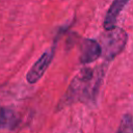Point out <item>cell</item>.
Masks as SVG:
<instances>
[{"label":"cell","instance_id":"cell-1","mask_svg":"<svg viewBox=\"0 0 133 133\" xmlns=\"http://www.w3.org/2000/svg\"><path fill=\"white\" fill-rule=\"evenodd\" d=\"M104 68L99 65L96 69H81L71 81L65 94L57 104V110L76 102L90 103L97 98L99 87L104 77Z\"/></svg>","mask_w":133,"mask_h":133},{"label":"cell","instance_id":"cell-2","mask_svg":"<svg viewBox=\"0 0 133 133\" xmlns=\"http://www.w3.org/2000/svg\"><path fill=\"white\" fill-rule=\"evenodd\" d=\"M128 35L125 30L118 27H114L110 30H106L101 36V48L102 55L106 60L113 59L117 54H119L124 47L126 46Z\"/></svg>","mask_w":133,"mask_h":133},{"label":"cell","instance_id":"cell-3","mask_svg":"<svg viewBox=\"0 0 133 133\" xmlns=\"http://www.w3.org/2000/svg\"><path fill=\"white\" fill-rule=\"evenodd\" d=\"M53 56H54V47H52V49L45 51L39 56V58L32 64L30 70L27 72L26 80L28 83L34 84L43 77V75L47 71L48 66L50 65V63L53 59Z\"/></svg>","mask_w":133,"mask_h":133},{"label":"cell","instance_id":"cell-4","mask_svg":"<svg viewBox=\"0 0 133 133\" xmlns=\"http://www.w3.org/2000/svg\"><path fill=\"white\" fill-rule=\"evenodd\" d=\"M101 55H102V48L97 41L90 38H85L82 41L80 57H79V60L82 64L90 63L97 60Z\"/></svg>","mask_w":133,"mask_h":133},{"label":"cell","instance_id":"cell-5","mask_svg":"<svg viewBox=\"0 0 133 133\" xmlns=\"http://www.w3.org/2000/svg\"><path fill=\"white\" fill-rule=\"evenodd\" d=\"M128 2L129 0H113L104 20V28L106 30H110L115 27L117 17Z\"/></svg>","mask_w":133,"mask_h":133},{"label":"cell","instance_id":"cell-6","mask_svg":"<svg viewBox=\"0 0 133 133\" xmlns=\"http://www.w3.org/2000/svg\"><path fill=\"white\" fill-rule=\"evenodd\" d=\"M20 118L15 110L0 106V129L14 130L18 127Z\"/></svg>","mask_w":133,"mask_h":133},{"label":"cell","instance_id":"cell-7","mask_svg":"<svg viewBox=\"0 0 133 133\" xmlns=\"http://www.w3.org/2000/svg\"><path fill=\"white\" fill-rule=\"evenodd\" d=\"M132 130V119L130 115H125L119 124L116 133H131Z\"/></svg>","mask_w":133,"mask_h":133}]
</instances>
